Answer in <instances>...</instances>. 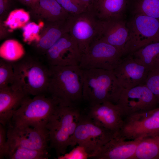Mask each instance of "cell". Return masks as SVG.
I'll return each mask as SVG.
<instances>
[{"mask_svg": "<svg viewBox=\"0 0 159 159\" xmlns=\"http://www.w3.org/2000/svg\"><path fill=\"white\" fill-rule=\"evenodd\" d=\"M49 67V95L65 105L76 106L83 100V70L79 66Z\"/></svg>", "mask_w": 159, "mask_h": 159, "instance_id": "cell-1", "label": "cell"}, {"mask_svg": "<svg viewBox=\"0 0 159 159\" xmlns=\"http://www.w3.org/2000/svg\"><path fill=\"white\" fill-rule=\"evenodd\" d=\"M14 77L10 85L30 96L47 94L49 78L48 65L36 57L25 55L13 61Z\"/></svg>", "mask_w": 159, "mask_h": 159, "instance_id": "cell-2", "label": "cell"}, {"mask_svg": "<svg viewBox=\"0 0 159 159\" xmlns=\"http://www.w3.org/2000/svg\"><path fill=\"white\" fill-rule=\"evenodd\" d=\"M82 114L76 106L59 104L46 126L49 133V148L55 151L57 158L73 146V138Z\"/></svg>", "mask_w": 159, "mask_h": 159, "instance_id": "cell-3", "label": "cell"}, {"mask_svg": "<svg viewBox=\"0 0 159 159\" xmlns=\"http://www.w3.org/2000/svg\"><path fill=\"white\" fill-rule=\"evenodd\" d=\"M83 100L90 107L110 101L117 104L123 88L113 70L82 69Z\"/></svg>", "mask_w": 159, "mask_h": 159, "instance_id": "cell-4", "label": "cell"}, {"mask_svg": "<svg viewBox=\"0 0 159 159\" xmlns=\"http://www.w3.org/2000/svg\"><path fill=\"white\" fill-rule=\"evenodd\" d=\"M59 105L57 101L47 94L36 95L32 98L29 96L15 112L8 125L45 127L49 117Z\"/></svg>", "mask_w": 159, "mask_h": 159, "instance_id": "cell-5", "label": "cell"}, {"mask_svg": "<svg viewBox=\"0 0 159 159\" xmlns=\"http://www.w3.org/2000/svg\"><path fill=\"white\" fill-rule=\"evenodd\" d=\"M128 39L122 58L150 43L159 41V19L147 16L134 14L127 22Z\"/></svg>", "mask_w": 159, "mask_h": 159, "instance_id": "cell-6", "label": "cell"}, {"mask_svg": "<svg viewBox=\"0 0 159 159\" xmlns=\"http://www.w3.org/2000/svg\"><path fill=\"white\" fill-rule=\"evenodd\" d=\"M117 134L96 124L87 115H81L73 138V146L83 147L90 158Z\"/></svg>", "mask_w": 159, "mask_h": 159, "instance_id": "cell-7", "label": "cell"}, {"mask_svg": "<svg viewBox=\"0 0 159 159\" xmlns=\"http://www.w3.org/2000/svg\"><path fill=\"white\" fill-rule=\"evenodd\" d=\"M6 127L7 152L6 157L9 150L17 147L48 151L49 138L48 131L45 127L11 125Z\"/></svg>", "mask_w": 159, "mask_h": 159, "instance_id": "cell-8", "label": "cell"}, {"mask_svg": "<svg viewBox=\"0 0 159 159\" xmlns=\"http://www.w3.org/2000/svg\"><path fill=\"white\" fill-rule=\"evenodd\" d=\"M122 58V53L117 48L97 38L87 52L82 55L79 66L82 69H99L113 70Z\"/></svg>", "mask_w": 159, "mask_h": 159, "instance_id": "cell-9", "label": "cell"}, {"mask_svg": "<svg viewBox=\"0 0 159 159\" xmlns=\"http://www.w3.org/2000/svg\"><path fill=\"white\" fill-rule=\"evenodd\" d=\"M117 104L124 119L159 107L155 96L145 84L124 89Z\"/></svg>", "mask_w": 159, "mask_h": 159, "instance_id": "cell-10", "label": "cell"}, {"mask_svg": "<svg viewBox=\"0 0 159 159\" xmlns=\"http://www.w3.org/2000/svg\"><path fill=\"white\" fill-rule=\"evenodd\" d=\"M69 32L75 40L83 54L88 51L99 33L100 20L94 13L86 11L69 18Z\"/></svg>", "mask_w": 159, "mask_h": 159, "instance_id": "cell-11", "label": "cell"}, {"mask_svg": "<svg viewBox=\"0 0 159 159\" xmlns=\"http://www.w3.org/2000/svg\"><path fill=\"white\" fill-rule=\"evenodd\" d=\"M44 56L49 66H78L82 54L76 41L68 32L51 47Z\"/></svg>", "mask_w": 159, "mask_h": 159, "instance_id": "cell-12", "label": "cell"}, {"mask_svg": "<svg viewBox=\"0 0 159 159\" xmlns=\"http://www.w3.org/2000/svg\"><path fill=\"white\" fill-rule=\"evenodd\" d=\"M113 71L124 89L145 84L149 72L130 54L122 58Z\"/></svg>", "mask_w": 159, "mask_h": 159, "instance_id": "cell-13", "label": "cell"}, {"mask_svg": "<svg viewBox=\"0 0 159 159\" xmlns=\"http://www.w3.org/2000/svg\"><path fill=\"white\" fill-rule=\"evenodd\" d=\"M87 115L96 124L117 134L123 124L118 106L110 101L90 107Z\"/></svg>", "mask_w": 159, "mask_h": 159, "instance_id": "cell-14", "label": "cell"}, {"mask_svg": "<svg viewBox=\"0 0 159 159\" xmlns=\"http://www.w3.org/2000/svg\"><path fill=\"white\" fill-rule=\"evenodd\" d=\"M142 138L125 140L116 135L91 157L97 159H133Z\"/></svg>", "mask_w": 159, "mask_h": 159, "instance_id": "cell-15", "label": "cell"}, {"mask_svg": "<svg viewBox=\"0 0 159 159\" xmlns=\"http://www.w3.org/2000/svg\"><path fill=\"white\" fill-rule=\"evenodd\" d=\"M129 34L123 18L100 20L99 39L117 48L122 54Z\"/></svg>", "mask_w": 159, "mask_h": 159, "instance_id": "cell-16", "label": "cell"}, {"mask_svg": "<svg viewBox=\"0 0 159 159\" xmlns=\"http://www.w3.org/2000/svg\"><path fill=\"white\" fill-rule=\"evenodd\" d=\"M69 18L64 20L44 22L39 40L32 43L34 48L38 54L44 55L60 38L69 32Z\"/></svg>", "mask_w": 159, "mask_h": 159, "instance_id": "cell-17", "label": "cell"}, {"mask_svg": "<svg viewBox=\"0 0 159 159\" xmlns=\"http://www.w3.org/2000/svg\"><path fill=\"white\" fill-rule=\"evenodd\" d=\"M29 96L10 85L0 88V123L6 127L15 112Z\"/></svg>", "mask_w": 159, "mask_h": 159, "instance_id": "cell-18", "label": "cell"}, {"mask_svg": "<svg viewBox=\"0 0 159 159\" xmlns=\"http://www.w3.org/2000/svg\"><path fill=\"white\" fill-rule=\"evenodd\" d=\"M30 13L34 18L44 22L66 20L70 16L56 0H40Z\"/></svg>", "mask_w": 159, "mask_h": 159, "instance_id": "cell-19", "label": "cell"}, {"mask_svg": "<svg viewBox=\"0 0 159 159\" xmlns=\"http://www.w3.org/2000/svg\"><path fill=\"white\" fill-rule=\"evenodd\" d=\"M127 0H97L92 11L100 20L123 18Z\"/></svg>", "mask_w": 159, "mask_h": 159, "instance_id": "cell-20", "label": "cell"}, {"mask_svg": "<svg viewBox=\"0 0 159 159\" xmlns=\"http://www.w3.org/2000/svg\"><path fill=\"white\" fill-rule=\"evenodd\" d=\"M149 72L159 68V41L148 44L130 54Z\"/></svg>", "mask_w": 159, "mask_h": 159, "instance_id": "cell-21", "label": "cell"}, {"mask_svg": "<svg viewBox=\"0 0 159 159\" xmlns=\"http://www.w3.org/2000/svg\"><path fill=\"white\" fill-rule=\"evenodd\" d=\"M133 159H159V135L142 138Z\"/></svg>", "mask_w": 159, "mask_h": 159, "instance_id": "cell-22", "label": "cell"}, {"mask_svg": "<svg viewBox=\"0 0 159 159\" xmlns=\"http://www.w3.org/2000/svg\"><path fill=\"white\" fill-rule=\"evenodd\" d=\"M24 55L23 46L15 40H6L0 46V57L4 59L14 61L20 59Z\"/></svg>", "mask_w": 159, "mask_h": 159, "instance_id": "cell-23", "label": "cell"}, {"mask_svg": "<svg viewBox=\"0 0 159 159\" xmlns=\"http://www.w3.org/2000/svg\"><path fill=\"white\" fill-rule=\"evenodd\" d=\"M30 18L29 13L22 9L11 11L6 19L0 22L10 30L22 28L29 22Z\"/></svg>", "mask_w": 159, "mask_h": 159, "instance_id": "cell-24", "label": "cell"}, {"mask_svg": "<svg viewBox=\"0 0 159 159\" xmlns=\"http://www.w3.org/2000/svg\"><path fill=\"white\" fill-rule=\"evenodd\" d=\"M48 151L17 147L9 151L6 158L9 159H47Z\"/></svg>", "mask_w": 159, "mask_h": 159, "instance_id": "cell-25", "label": "cell"}, {"mask_svg": "<svg viewBox=\"0 0 159 159\" xmlns=\"http://www.w3.org/2000/svg\"><path fill=\"white\" fill-rule=\"evenodd\" d=\"M133 13L159 19V0H135Z\"/></svg>", "mask_w": 159, "mask_h": 159, "instance_id": "cell-26", "label": "cell"}, {"mask_svg": "<svg viewBox=\"0 0 159 159\" xmlns=\"http://www.w3.org/2000/svg\"><path fill=\"white\" fill-rule=\"evenodd\" d=\"M13 61L1 58L0 59V88L11 83L14 77Z\"/></svg>", "mask_w": 159, "mask_h": 159, "instance_id": "cell-27", "label": "cell"}, {"mask_svg": "<svg viewBox=\"0 0 159 159\" xmlns=\"http://www.w3.org/2000/svg\"><path fill=\"white\" fill-rule=\"evenodd\" d=\"M42 22L37 24L34 22H29L22 28V36L25 42L33 43L39 40L41 30L44 24Z\"/></svg>", "mask_w": 159, "mask_h": 159, "instance_id": "cell-28", "label": "cell"}, {"mask_svg": "<svg viewBox=\"0 0 159 159\" xmlns=\"http://www.w3.org/2000/svg\"><path fill=\"white\" fill-rule=\"evenodd\" d=\"M70 16H74L87 11L76 0H56Z\"/></svg>", "mask_w": 159, "mask_h": 159, "instance_id": "cell-29", "label": "cell"}, {"mask_svg": "<svg viewBox=\"0 0 159 159\" xmlns=\"http://www.w3.org/2000/svg\"><path fill=\"white\" fill-rule=\"evenodd\" d=\"M145 85L155 96L159 105V68L149 72Z\"/></svg>", "mask_w": 159, "mask_h": 159, "instance_id": "cell-30", "label": "cell"}, {"mask_svg": "<svg viewBox=\"0 0 159 159\" xmlns=\"http://www.w3.org/2000/svg\"><path fill=\"white\" fill-rule=\"evenodd\" d=\"M57 158L59 159H87L90 158V155L83 147L78 145L69 153Z\"/></svg>", "mask_w": 159, "mask_h": 159, "instance_id": "cell-31", "label": "cell"}, {"mask_svg": "<svg viewBox=\"0 0 159 159\" xmlns=\"http://www.w3.org/2000/svg\"><path fill=\"white\" fill-rule=\"evenodd\" d=\"M7 128L0 123V159L6 158L7 154Z\"/></svg>", "mask_w": 159, "mask_h": 159, "instance_id": "cell-32", "label": "cell"}, {"mask_svg": "<svg viewBox=\"0 0 159 159\" xmlns=\"http://www.w3.org/2000/svg\"><path fill=\"white\" fill-rule=\"evenodd\" d=\"M13 0H0V22H3L11 11Z\"/></svg>", "mask_w": 159, "mask_h": 159, "instance_id": "cell-33", "label": "cell"}, {"mask_svg": "<svg viewBox=\"0 0 159 159\" xmlns=\"http://www.w3.org/2000/svg\"><path fill=\"white\" fill-rule=\"evenodd\" d=\"M87 11H93L97 0H76Z\"/></svg>", "mask_w": 159, "mask_h": 159, "instance_id": "cell-34", "label": "cell"}, {"mask_svg": "<svg viewBox=\"0 0 159 159\" xmlns=\"http://www.w3.org/2000/svg\"><path fill=\"white\" fill-rule=\"evenodd\" d=\"M22 4L29 7L30 9L31 7V0H18Z\"/></svg>", "mask_w": 159, "mask_h": 159, "instance_id": "cell-35", "label": "cell"}, {"mask_svg": "<svg viewBox=\"0 0 159 159\" xmlns=\"http://www.w3.org/2000/svg\"><path fill=\"white\" fill-rule=\"evenodd\" d=\"M40 0H31V10L33 9L38 5Z\"/></svg>", "mask_w": 159, "mask_h": 159, "instance_id": "cell-36", "label": "cell"}]
</instances>
